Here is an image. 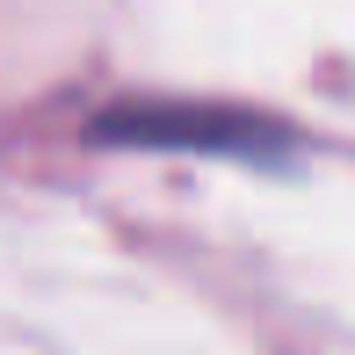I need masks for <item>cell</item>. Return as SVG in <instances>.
I'll return each mask as SVG.
<instances>
[{
  "instance_id": "cell-1",
  "label": "cell",
  "mask_w": 355,
  "mask_h": 355,
  "mask_svg": "<svg viewBox=\"0 0 355 355\" xmlns=\"http://www.w3.org/2000/svg\"><path fill=\"white\" fill-rule=\"evenodd\" d=\"M94 145H167V153H239V159H283L290 138L247 109H109L94 116Z\"/></svg>"
}]
</instances>
